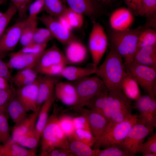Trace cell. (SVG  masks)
Wrapping results in <instances>:
<instances>
[{
	"label": "cell",
	"instance_id": "cell-13",
	"mask_svg": "<svg viewBox=\"0 0 156 156\" xmlns=\"http://www.w3.org/2000/svg\"><path fill=\"white\" fill-rule=\"evenodd\" d=\"M38 83V77L33 83L18 88L15 91L17 99L27 112H35L39 107L37 106Z\"/></svg>",
	"mask_w": 156,
	"mask_h": 156
},
{
	"label": "cell",
	"instance_id": "cell-4",
	"mask_svg": "<svg viewBox=\"0 0 156 156\" xmlns=\"http://www.w3.org/2000/svg\"><path fill=\"white\" fill-rule=\"evenodd\" d=\"M124 63L127 74L148 94L156 98V69L138 64L134 60Z\"/></svg>",
	"mask_w": 156,
	"mask_h": 156
},
{
	"label": "cell",
	"instance_id": "cell-53",
	"mask_svg": "<svg viewBox=\"0 0 156 156\" xmlns=\"http://www.w3.org/2000/svg\"><path fill=\"white\" fill-rule=\"evenodd\" d=\"M75 154L69 149L57 148L54 149L47 155V156H74Z\"/></svg>",
	"mask_w": 156,
	"mask_h": 156
},
{
	"label": "cell",
	"instance_id": "cell-57",
	"mask_svg": "<svg viewBox=\"0 0 156 156\" xmlns=\"http://www.w3.org/2000/svg\"><path fill=\"white\" fill-rule=\"evenodd\" d=\"M7 103L3 106H0V115L2 113L5 111L6 106Z\"/></svg>",
	"mask_w": 156,
	"mask_h": 156
},
{
	"label": "cell",
	"instance_id": "cell-8",
	"mask_svg": "<svg viewBox=\"0 0 156 156\" xmlns=\"http://www.w3.org/2000/svg\"><path fill=\"white\" fill-rule=\"evenodd\" d=\"M93 23L89 39V47L93 63L98 66L107 49L108 39L103 27L96 21Z\"/></svg>",
	"mask_w": 156,
	"mask_h": 156
},
{
	"label": "cell",
	"instance_id": "cell-51",
	"mask_svg": "<svg viewBox=\"0 0 156 156\" xmlns=\"http://www.w3.org/2000/svg\"><path fill=\"white\" fill-rule=\"evenodd\" d=\"M128 8L134 15L139 10L143 0H123Z\"/></svg>",
	"mask_w": 156,
	"mask_h": 156
},
{
	"label": "cell",
	"instance_id": "cell-56",
	"mask_svg": "<svg viewBox=\"0 0 156 156\" xmlns=\"http://www.w3.org/2000/svg\"><path fill=\"white\" fill-rule=\"evenodd\" d=\"M102 5H109L112 4L115 0H96Z\"/></svg>",
	"mask_w": 156,
	"mask_h": 156
},
{
	"label": "cell",
	"instance_id": "cell-20",
	"mask_svg": "<svg viewBox=\"0 0 156 156\" xmlns=\"http://www.w3.org/2000/svg\"><path fill=\"white\" fill-rule=\"evenodd\" d=\"M66 46L64 55L68 64H79L86 59V48L77 39L71 41Z\"/></svg>",
	"mask_w": 156,
	"mask_h": 156
},
{
	"label": "cell",
	"instance_id": "cell-25",
	"mask_svg": "<svg viewBox=\"0 0 156 156\" xmlns=\"http://www.w3.org/2000/svg\"><path fill=\"white\" fill-rule=\"evenodd\" d=\"M5 110L15 124L27 116V111L16 97L15 90L6 104Z\"/></svg>",
	"mask_w": 156,
	"mask_h": 156
},
{
	"label": "cell",
	"instance_id": "cell-49",
	"mask_svg": "<svg viewBox=\"0 0 156 156\" xmlns=\"http://www.w3.org/2000/svg\"><path fill=\"white\" fill-rule=\"evenodd\" d=\"M38 73L37 72L30 76L13 81L12 83L18 88L29 85L36 81L38 77Z\"/></svg>",
	"mask_w": 156,
	"mask_h": 156
},
{
	"label": "cell",
	"instance_id": "cell-16",
	"mask_svg": "<svg viewBox=\"0 0 156 156\" xmlns=\"http://www.w3.org/2000/svg\"><path fill=\"white\" fill-rule=\"evenodd\" d=\"M68 8L88 16L93 22L100 15L102 6L96 0H62Z\"/></svg>",
	"mask_w": 156,
	"mask_h": 156
},
{
	"label": "cell",
	"instance_id": "cell-31",
	"mask_svg": "<svg viewBox=\"0 0 156 156\" xmlns=\"http://www.w3.org/2000/svg\"><path fill=\"white\" fill-rule=\"evenodd\" d=\"M156 45V32L151 27L144 25L140 31L138 37L136 53L144 47Z\"/></svg>",
	"mask_w": 156,
	"mask_h": 156
},
{
	"label": "cell",
	"instance_id": "cell-30",
	"mask_svg": "<svg viewBox=\"0 0 156 156\" xmlns=\"http://www.w3.org/2000/svg\"><path fill=\"white\" fill-rule=\"evenodd\" d=\"M121 88L125 95L132 100L135 101L141 96L138 84L127 74L122 81Z\"/></svg>",
	"mask_w": 156,
	"mask_h": 156
},
{
	"label": "cell",
	"instance_id": "cell-32",
	"mask_svg": "<svg viewBox=\"0 0 156 156\" xmlns=\"http://www.w3.org/2000/svg\"><path fill=\"white\" fill-rule=\"evenodd\" d=\"M38 18L31 19L26 18V21L23 29L19 41L23 47L33 42L34 35L37 27Z\"/></svg>",
	"mask_w": 156,
	"mask_h": 156
},
{
	"label": "cell",
	"instance_id": "cell-15",
	"mask_svg": "<svg viewBox=\"0 0 156 156\" xmlns=\"http://www.w3.org/2000/svg\"><path fill=\"white\" fill-rule=\"evenodd\" d=\"M134 15L128 8L120 7L114 10L109 18L111 29L122 31L130 29L134 23Z\"/></svg>",
	"mask_w": 156,
	"mask_h": 156
},
{
	"label": "cell",
	"instance_id": "cell-45",
	"mask_svg": "<svg viewBox=\"0 0 156 156\" xmlns=\"http://www.w3.org/2000/svg\"><path fill=\"white\" fill-rule=\"evenodd\" d=\"M48 43L40 44L34 42L23 47L19 51L25 53L37 54L42 53L46 49Z\"/></svg>",
	"mask_w": 156,
	"mask_h": 156
},
{
	"label": "cell",
	"instance_id": "cell-21",
	"mask_svg": "<svg viewBox=\"0 0 156 156\" xmlns=\"http://www.w3.org/2000/svg\"><path fill=\"white\" fill-rule=\"evenodd\" d=\"M97 66L93 63L84 67L66 66L61 76L67 80L75 81L93 74H95Z\"/></svg>",
	"mask_w": 156,
	"mask_h": 156
},
{
	"label": "cell",
	"instance_id": "cell-35",
	"mask_svg": "<svg viewBox=\"0 0 156 156\" xmlns=\"http://www.w3.org/2000/svg\"><path fill=\"white\" fill-rule=\"evenodd\" d=\"M34 128L31 131L18 137L15 141L18 144L30 149H35L40 140Z\"/></svg>",
	"mask_w": 156,
	"mask_h": 156
},
{
	"label": "cell",
	"instance_id": "cell-29",
	"mask_svg": "<svg viewBox=\"0 0 156 156\" xmlns=\"http://www.w3.org/2000/svg\"><path fill=\"white\" fill-rule=\"evenodd\" d=\"M68 148L78 156H97L99 149L91 147L76 139L68 140Z\"/></svg>",
	"mask_w": 156,
	"mask_h": 156
},
{
	"label": "cell",
	"instance_id": "cell-42",
	"mask_svg": "<svg viewBox=\"0 0 156 156\" xmlns=\"http://www.w3.org/2000/svg\"><path fill=\"white\" fill-rule=\"evenodd\" d=\"M76 138L91 147L93 146L96 139L90 131L83 129H75Z\"/></svg>",
	"mask_w": 156,
	"mask_h": 156
},
{
	"label": "cell",
	"instance_id": "cell-39",
	"mask_svg": "<svg viewBox=\"0 0 156 156\" xmlns=\"http://www.w3.org/2000/svg\"><path fill=\"white\" fill-rule=\"evenodd\" d=\"M54 38L51 32L47 28H37L33 38V42L40 44L48 43Z\"/></svg>",
	"mask_w": 156,
	"mask_h": 156
},
{
	"label": "cell",
	"instance_id": "cell-47",
	"mask_svg": "<svg viewBox=\"0 0 156 156\" xmlns=\"http://www.w3.org/2000/svg\"><path fill=\"white\" fill-rule=\"evenodd\" d=\"M79 116L73 118V121L75 129H83L90 131L87 117L83 112Z\"/></svg>",
	"mask_w": 156,
	"mask_h": 156
},
{
	"label": "cell",
	"instance_id": "cell-52",
	"mask_svg": "<svg viewBox=\"0 0 156 156\" xmlns=\"http://www.w3.org/2000/svg\"><path fill=\"white\" fill-rule=\"evenodd\" d=\"M6 63L3 62L0 58V76L6 79L10 83H12L13 77Z\"/></svg>",
	"mask_w": 156,
	"mask_h": 156
},
{
	"label": "cell",
	"instance_id": "cell-22",
	"mask_svg": "<svg viewBox=\"0 0 156 156\" xmlns=\"http://www.w3.org/2000/svg\"><path fill=\"white\" fill-rule=\"evenodd\" d=\"M35 149H28L14 141L11 138L0 145V156H34Z\"/></svg>",
	"mask_w": 156,
	"mask_h": 156
},
{
	"label": "cell",
	"instance_id": "cell-19",
	"mask_svg": "<svg viewBox=\"0 0 156 156\" xmlns=\"http://www.w3.org/2000/svg\"><path fill=\"white\" fill-rule=\"evenodd\" d=\"M80 109L86 115L90 131L96 140L105 132L109 120L102 114L97 112L90 109L83 110L82 108Z\"/></svg>",
	"mask_w": 156,
	"mask_h": 156
},
{
	"label": "cell",
	"instance_id": "cell-61",
	"mask_svg": "<svg viewBox=\"0 0 156 156\" xmlns=\"http://www.w3.org/2000/svg\"><path fill=\"white\" fill-rule=\"evenodd\" d=\"M0 58H1H1L0 56Z\"/></svg>",
	"mask_w": 156,
	"mask_h": 156
},
{
	"label": "cell",
	"instance_id": "cell-3",
	"mask_svg": "<svg viewBox=\"0 0 156 156\" xmlns=\"http://www.w3.org/2000/svg\"><path fill=\"white\" fill-rule=\"evenodd\" d=\"M41 156H46L57 148H68L69 141L60 129L58 117L54 114L49 117L41 134Z\"/></svg>",
	"mask_w": 156,
	"mask_h": 156
},
{
	"label": "cell",
	"instance_id": "cell-44",
	"mask_svg": "<svg viewBox=\"0 0 156 156\" xmlns=\"http://www.w3.org/2000/svg\"><path fill=\"white\" fill-rule=\"evenodd\" d=\"M9 0L16 8L19 17L26 19L29 7L34 0Z\"/></svg>",
	"mask_w": 156,
	"mask_h": 156
},
{
	"label": "cell",
	"instance_id": "cell-7",
	"mask_svg": "<svg viewBox=\"0 0 156 156\" xmlns=\"http://www.w3.org/2000/svg\"><path fill=\"white\" fill-rule=\"evenodd\" d=\"M73 83L78 96L76 109L83 108L97 94L106 88L102 80L97 76L85 77L74 81Z\"/></svg>",
	"mask_w": 156,
	"mask_h": 156
},
{
	"label": "cell",
	"instance_id": "cell-55",
	"mask_svg": "<svg viewBox=\"0 0 156 156\" xmlns=\"http://www.w3.org/2000/svg\"><path fill=\"white\" fill-rule=\"evenodd\" d=\"M12 86L8 80L0 76V90L8 89Z\"/></svg>",
	"mask_w": 156,
	"mask_h": 156
},
{
	"label": "cell",
	"instance_id": "cell-33",
	"mask_svg": "<svg viewBox=\"0 0 156 156\" xmlns=\"http://www.w3.org/2000/svg\"><path fill=\"white\" fill-rule=\"evenodd\" d=\"M44 10L48 15L58 18L65 12L67 7L62 0H44Z\"/></svg>",
	"mask_w": 156,
	"mask_h": 156
},
{
	"label": "cell",
	"instance_id": "cell-24",
	"mask_svg": "<svg viewBox=\"0 0 156 156\" xmlns=\"http://www.w3.org/2000/svg\"><path fill=\"white\" fill-rule=\"evenodd\" d=\"M40 107H38L35 112H33L29 115L27 116L20 122L15 124L12 129L11 137L14 141H15L19 136L27 133L34 129Z\"/></svg>",
	"mask_w": 156,
	"mask_h": 156
},
{
	"label": "cell",
	"instance_id": "cell-59",
	"mask_svg": "<svg viewBox=\"0 0 156 156\" xmlns=\"http://www.w3.org/2000/svg\"><path fill=\"white\" fill-rule=\"evenodd\" d=\"M4 0H0V5L3 3Z\"/></svg>",
	"mask_w": 156,
	"mask_h": 156
},
{
	"label": "cell",
	"instance_id": "cell-37",
	"mask_svg": "<svg viewBox=\"0 0 156 156\" xmlns=\"http://www.w3.org/2000/svg\"><path fill=\"white\" fill-rule=\"evenodd\" d=\"M17 12L16 8L10 2L7 10L0 16V38L10 21Z\"/></svg>",
	"mask_w": 156,
	"mask_h": 156
},
{
	"label": "cell",
	"instance_id": "cell-48",
	"mask_svg": "<svg viewBox=\"0 0 156 156\" xmlns=\"http://www.w3.org/2000/svg\"><path fill=\"white\" fill-rule=\"evenodd\" d=\"M66 65L64 64L55 65L43 70L40 73L55 77L61 76L63 69Z\"/></svg>",
	"mask_w": 156,
	"mask_h": 156
},
{
	"label": "cell",
	"instance_id": "cell-17",
	"mask_svg": "<svg viewBox=\"0 0 156 156\" xmlns=\"http://www.w3.org/2000/svg\"><path fill=\"white\" fill-rule=\"evenodd\" d=\"M43 52L29 54L18 51L11 53L9 55V60L6 63L10 69L21 70L27 68H34Z\"/></svg>",
	"mask_w": 156,
	"mask_h": 156
},
{
	"label": "cell",
	"instance_id": "cell-34",
	"mask_svg": "<svg viewBox=\"0 0 156 156\" xmlns=\"http://www.w3.org/2000/svg\"><path fill=\"white\" fill-rule=\"evenodd\" d=\"M58 123L60 129L68 140L76 139L73 117L66 115H62L58 118Z\"/></svg>",
	"mask_w": 156,
	"mask_h": 156
},
{
	"label": "cell",
	"instance_id": "cell-10",
	"mask_svg": "<svg viewBox=\"0 0 156 156\" xmlns=\"http://www.w3.org/2000/svg\"><path fill=\"white\" fill-rule=\"evenodd\" d=\"M153 130L137 123L133 126L124 140L116 146L126 151L132 156H134L138 153V149L145 138Z\"/></svg>",
	"mask_w": 156,
	"mask_h": 156
},
{
	"label": "cell",
	"instance_id": "cell-54",
	"mask_svg": "<svg viewBox=\"0 0 156 156\" xmlns=\"http://www.w3.org/2000/svg\"><path fill=\"white\" fill-rule=\"evenodd\" d=\"M60 23L65 27L71 31L73 28L71 27L69 20L65 14L62 15L57 18Z\"/></svg>",
	"mask_w": 156,
	"mask_h": 156
},
{
	"label": "cell",
	"instance_id": "cell-9",
	"mask_svg": "<svg viewBox=\"0 0 156 156\" xmlns=\"http://www.w3.org/2000/svg\"><path fill=\"white\" fill-rule=\"evenodd\" d=\"M135 108L140 112L138 123L153 130L156 127V98L148 94L135 101Z\"/></svg>",
	"mask_w": 156,
	"mask_h": 156
},
{
	"label": "cell",
	"instance_id": "cell-36",
	"mask_svg": "<svg viewBox=\"0 0 156 156\" xmlns=\"http://www.w3.org/2000/svg\"><path fill=\"white\" fill-rule=\"evenodd\" d=\"M108 90L105 88L95 96L86 105L90 109L97 112L102 114L107 102Z\"/></svg>",
	"mask_w": 156,
	"mask_h": 156
},
{
	"label": "cell",
	"instance_id": "cell-6",
	"mask_svg": "<svg viewBox=\"0 0 156 156\" xmlns=\"http://www.w3.org/2000/svg\"><path fill=\"white\" fill-rule=\"evenodd\" d=\"M108 96L111 104V116L104 133L132 114V100L121 90L108 91Z\"/></svg>",
	"mask_w": 156,
	"mask_h": 156
},
{
	"label": "cell",
	"instance_id": "cell-60",
	"mask_svg": "<svg viewBox=\"0 0 156 156\" xmlns=\"http://www.w3.org/2000/svg\"><path fill=\"white\" fill-rule=\"evenodd\" d=\"M3 13L0 11V16L2 15L3 14Z\"/></svg>",
	"mask_w": 156,
	"mask_h": 156
},
{
	"label": "cell",
	"instance_id": "cell-58",
	"mask_svg": "<svg viewBox=\"0 0 156 156\" xmlns=\"http://www.w3.org/2000/svg\"><path fill=\"white\" fill-rule=\"evenodd\" d=\"M143 156H156V154L152 153H147L142 154Z\"/></svg>",
	"mask_w": 156,
	"mask_h": 156
},
{
	"label": "cell",
	"instance_id": "cell-28",
	"mask_svg": "<svg viewBox=\"0 0 156 156\" xmlns=\"http://www.w3.org/2000/svg\"><path fill=\"white\" fill-rule=\"evenodd\" d=\"M136 16L146 18L147 26L153 28L156 27V0H143Z\"/></svg>",
	"mask_w": 156,
	"mask_h": 156
},
{
	"label": "cell",
	"instance_id": "cell-2",
	"mask_svg": "<svg viewBox=\"0 0 156 156\" xmlns=\"http://www.w3.org/2000/svg\"><path fill=\"white\" fill-rule=\"evenodd\" d=\"M143 28L140 26L133 29L122 31L112 30L109 31L110 46L114 48L126 62L133 60L136 51L139 34Z\"/></svg>",
	"mask_w": 156,
	"mask_h": 156
},
{
	"label": "cell",
	"instance_id": "cell-27",
	"mask_svg": "<svg viewBox=\"0 0 156 156\" xmlns=\"http://www.w3.org/2000/svg\"><path fill=\"white\" fill-rule=\"evenodd\" d=\"M54 99L55 94L53 92L40 107L34 127L38 136L40 139L42 132L47 121L49 112Z\"/></svg>",
	"mask_w": 156,
	"mask_h": 156
},
{
	"label": "cell",
	"instance_id": "cell-5",
	"mask_svg": "<svg viewBox=\"0 0 156 156\" xmlns=\"http://www.w3.org/2000/svg\"><path fill=\"white\" fill-rule=\"evenodd\" d=\"M138 122V114H132L123 121L116 124L96 140L94 145L95 148H104L118 145L124 140L133 126Z\"/></svg>",
	"mask_w": 156,
	"mask_h": 156
},
{
	"label": "cell",
	"instance_id": "cell-46",
	"mask_svg": "<svg viewBox=\"0 0 156 156\" xmlns=\"http://www.w3.org/2000/svg\"><path fill=\"white\" fill-rule=\"evenodd\" d=\"M44 8V0H36L30 5L28 10L29 16L28 18L31 19L37 18L38 15Z\"/></svg>",
	"mask_w": 156,
	"mask_h": 156
},
{
	"label": "cell",
	"instance_id": "cell-50",
	"mask_svg": "<svg viewBox=\"0 0 156 156\" xmlns=\"http://www.w3.org/2000/svg\"><path fill=\"white\" fill-rule=\"evenodd\" d=\"M15 90L13 86L8 89L0 90V106L5 105L8 103Z\"/></svg>",
	"mask_w": 156,
	"mask_h": 156
},
{
	"label": "cell",
	"instance_id": "cell-23",
	"mask_svg": "<svg viewBox=\"0 0 156 156\" xmlns=\"http://www.w3.org/2000/svg\"><path fill=\"white\" fill-rule=\"evenodd\" d=\"M38 79L37 106L40 107L53 92L55 85L58 81L55 77L46 75L38 77Z\"/></svg>",
	"mask_w": 156,
	"mask_h": 156
},
{
	"label": "cell",
	"instance_id": "cell-1",
	"mask_svg": "<svg viewBox=\"0 0 156 156\" xmlns=\"http://www.w3.org/2000/svg\"><path fill=\"white\" fill-rule=\"evenodd\" d=\"M122 57L110 46L109 53L103 63L97 67L95 74L108 91L120 90L122 81L127 75Z\"/></svg>",
	"mask_w": 156,
	"mask_h": 156
},
{
	"label": "cell",
	"instance_id": "cell-26",
	"mask_svg": "<svg viewBox=\"0 0 156 156\" xmlns=\"http://www.w3.org/2000/svg\"><path fill=\"white\" fill-rule=\"evenodd\" d=\"M133 60L138 64L156 69V45L142 48L136 53Z\"/></svg>",
	"mask_w": 156,
	"mask_h": 156
},
{
	"label": "cell",
	"instance_id": "cell-40",
	"mask_svg": "<svg viewBox=\"0 0 156 156\" xmlns=\"http://www.w3.org/2000/svg\"><path fill=\"white\" fill-rule=\"evenodd\" d=\"M73 28H80L83 23V15L67 8L65 12Z\"/></svg>",
	"mask_w": 156,
	"mask_h": 156
},
{
	"label": "cell",
	"instance_id": "cell-14",
	"mask_svg": "<svg viewBox=\"0 0 156 156\" xmlns=\"http://www.w3.org/2000/svg\"><path fill=\"white\" fill-rule=\"evenodd\" d=\"M61 64H68L64 54L54 44L45 49L34 69L40 73L43 70L53 66Z\"/></svg>",
	"mask_w": 156,
	"mask_h": 156
},
{
	"label": "cell",
	"instance_id": "cell-43",
	"mask_svg": "<svg viewBox=\"0 0 156 156\" xmlns=\"http://www.w3.org/2000/svg\"><path fill=\"white\" fill-rule=\"evenodd\" d=\"M138 153L142 154L147 153L156 154V133H154L145 142H143L139 148Z\"/></svg>",
	"mask_w": 156,
	"mask_h": 156
},
{
	"label": "cell",
	"instance_id": "cell-38",
	"mask_svg": "<svg viewBox=\"0 0 156 156\" xmlns=\"http://www.w3.org/2000/svg\"><path fill=\"white\" fill-rule=\"evenodd\" d=\"M11 137L8 118L5 112L0 115V142L4 144Z\"/></svg>",
	"mask_w": 156,
	"mask_h": 156
},
{
	"label": "cell",
	"instance_id": "cell-18",
	"mask_svg": "<svg viewBox=\"0 0 156 156\" xmlns=\"http://www.w3.org/2000/svg\"><path fill=\"white\" fill-rule=\"evenodd\" d=\"M54 90L55 95L64 104L74 106L78 104V96L73 84L58 81L55 85Z\"/></svg>",
	"mask_w": 156,
	"mask_h": 156
},
{
	"label": "cell",
	"instance_id": "cell-11",
	"mask_svg": "<svg viewBox=\"0 0 156 156\" xmlns=\"http://www.w3.org/2000/svg\"><path fill=\"white\" fill-rule=\"evenodd\" d=\"M26 18L6 28L1 36L0 38V56L1 59L6 53L13 51L19 42Z\"/></svg>",
	"mask_w": 156,
	"mask_h": 156
},
{
	"label": "cell",
	"instance_id": "cell-41",
	"mask_svg": "<svg viewBox=\"0 0 156 156\" xmlns=\"http://www.w3.org/2000/svg\"><path fill=\"white\" fill-rule=\"evenodd\" d=\"M97 156H132L126 151L116 146H112L99 150Z\"/></svg>",
	"mask_w": 156,
	"mask_h": 156
},
{
	"label": "cell",
	"instance_id": "cell-12",
	"mask_svg": "<svg viewBox=\"0 0 156 156\" xmlns=\"http://www.w3.org/2000/svg\"><path fill=\"white\" fill-rule=\"evenodd\" d=\"M38 19L49 29L54 38L62 44L66 45L77 40L71 31L64 26L57 18L49 15H43Z\"/></svg>",
	"mask_w": 156,
	"mask_h": 156
}]
</instances>
